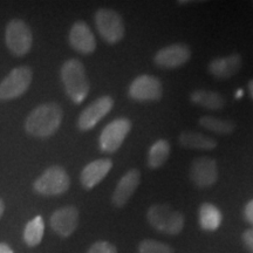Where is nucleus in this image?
<instances>
[{
    "label": "nucleus",
    "instance_id": "c756f323",
    "mask_svg": "<svg viewBox=\"0 0 253 253\" xmlns=\"http://www.w3.org/2000/svg\"><path fill=\"white\" fill-rule=\"evenodd\" d=\"M249 91H250V95H251V97L253 99V80H250L249 81Z\"/></svg>",
    "mask_w": 253,
    "mask_h": 253
},
{
    "label": "nucleus",
    "instance_id": "0eeeda50",
    "mask_svg": "<svg viewBox=\"0 0 253 253\" xmlns=\"http://www.w3.org/2000/svg\"><path fill=\"white\" fill-rule=\"evenodd\" d=\"M33 73L27 66L14 68L0 84V100H13L25 94L31 86Z\"/></svg>",
    "mask_w": 253,
    "mask_h": 253
},
{
    "label": "nucleus",
    "instance_id": "5701e85b",
    "mask_svg": "<svg viewBox=\"0 0 253 253\" xmlns=\"http://www.w3.org/2000/svg\"><path fill=\"white\" fill-rule=\"evenodd\" d=\"M199 126L208 130L219 135H229L235 131L236 125L231 120L216 118V116H202L198 120Z\"/></svg>",
    "mask_w": 253,
    "mask_h": 253
},
{
    "label": "nucleus",
    "instance_id": "393cba45",
    "mask_svg": "<svg viewBox=\"0 0 253 253\" xmlns=\"http://www.w3.org/2000/svg\"><path fill=\"white\" fill-rule=\"evenodd\" d=\"M87 253H118V250L110 243L100 240V242L94 243Z\"/></svg>",
    "mask_w": 253,
    "mask_h": 253
},
{
    "label": "nucleus",
    "instance_id": "9b49d317",
    "mask_svg": "<svg viewBox=\"0 0 253 253\" xmlns=\"http://www.w3.org/2000/svg\"><path fill=\"white\" fill-rule=\"evenodd\" d=\"M114 100L110 96H101L82 110L78 120V126L82 131L93 129L112 110Z\"/></svg>",
    "mask_w": 253,
    "mask_h": 253
},
{
    "label": "nucleus",
    "instance_id": "20e7f679",
    "mask_svg": "<svg viewBox=\"0 0 253 253\" xmlns=\"http://www.w3.org/2000/svg\"><path fill=\"white\" fill-rule=\"evenodd\" d=\"M94 19L97 31L106 42L115 45L123 39L126 26L118 12L110 8H100L95 13Z\"/></svg>",
    "mask_w": 253,
    "mask_h": 253
},
{
    "label": "nucleus",
    "instance_id": "bb28decb",
    "mask_svg": "<svg viewBox=\"0 0 253 253\" xmlns=\"http://www.w3.org/2000/svg\"><path fill=\"white\" fill-rule=\"evenodd\" d=\"M244 216H245V219L248 220L249 223L253 224V199L245 205Z\"/></svg>",
    "mask_w": 253,
    "mask_h": 253
},
{
    "label": "nucleus",
    "instance_id": "6e6552de",
    "mask_svg": "<svg viewBox=\"0 0 253 253\" xmlns=\"http://www.w3.org/2000/svg\"><path fill=\"white\" fill-rule=\"evenodd\" d=\"M130 130L131 121L129 119L120 118L114 120L101 131L99 138L100 149L108 154L118 151Z\"/></svg>",
    "mask_w": 253,
    "mask_h": 253
},
{
    "label": "nucleus",
    "instance_id": "9d476101",
    "mask_svg": "<svg viewBox=\"0 0 253 253\" xmlns=\"http://www.w3.org/2000/svg\"><path fill=\"white\" fill-rule=\"evenodd\" d=\"M191 58V50L185 43L177 42L161 48L154 56L155 65L161 68L175 69L185 65Z\"/></svg>",
    "mask_w": 253,
    "mask_h": 253
},
{
    "label": "nucleus",
    "instance_id": "ddd939ff",
    "mask_svg": "<svg viewBox=\"0 0 253 253\" xmlns=\"http://www.w3.org/2000/svg\"><path fill=\"white\" fill-rule=\"evenodd\" d=\"M50 227L62 238H67L77 230L79 224V211L73 205L60 208L50 216Z\"/></svg>",
    "mask_w": 253,
    "mask_h": 253
},
{
    "label": "nucleus",
    "instance_id": "1a4fd4ad",
    "mask_svg": "<svg viewBox=\"0 0 253 253\" xmlns=\"http://www.w3.org/2000/svg\"><path fill=\"white\" fill-rule=\"evenodd\" d=\"M129 97L138 102L158 101L163 95V86L160 79L153 75H140L131 81L128 88Z\"/></svg>",
    "mask_w": 253,
    "mask_h": 253
},
{
    "label": "nucleus",
    "instance_id": "dca6fc26",
    "mask_svg": "<svg viewBox=\"0 0 253 253\" xmlns=\"http://www.w3.org/2000/svg\"><path fill=\"white\" fill-rule=\"evenodd\" d=\"M112 168L113 162L109 158H100V160L88 163L81 171V184L86 189H93L108 175Z\"/></svg>",
    "mask_w": 253,
    "mask_h": 253
},
{
    "label": "nucleus",
    "instance_id": "f8f14e48",
    "mask_svg": "<svg viewBox=\"0 0 253 253\" xmlns=\"http://www.w3.org/2000/svg\"><path fill=\"white\" fill-rule=\"evenodd\" d=\"M190 178L198 188H209L218 179L216 161L210 157H198L190 167Z\"/></svg>",
    "mask_w": 253,
    "mask_h": 253
},
{
    "label": "nucleus",
    "instance_id": "2eb2a0df",
    "mask_svg": "<svg viewBox=\"0 0 253 253\" xmlns=\"http://www.w3.org/2000/svg\"><path fill=\"white\" fill-rule=\"evenodd\" d=\"M141 172L137 169H131L126 171L120 179L112 196V202L115 207L123 208L132 197L134 192L140 185Z\"/></svg>",
    "mask_w": 253,
    "mask_h": 253
},
{
    "label": "nucleus",
    "instance_id": "7c9ffc66",
    "mask_svg": "<svg viewBox=\"0 0 253 253\" xmlns=\"http://www.w3.org/2000/svg\"><path fill=\"white\" fill-rule=\"evenodd\" d=\"M4 210H5V205H4V202H2V199L0 198V218L2 217V213H4Z\"/></svg>",
    "mask_w": 253,
    "mask_h": 253
},
{
    "label": "nucleus",
    "instance_id": "f03ea898",
    "mask_svg": "<svg viewBox=\"0 0 253 253\" xmlns=\"http://www.w3.org/2000/svg\"><path fill=\"white\" fill-rule=\"evenodd\" d=\"M60 74L69 99L77 104L84 102L89 93V80L84 63L78 59H69L62 65Z\"/></svg>",
    "mask_w": 253,
    "mask_h": 253
},
{
    "label": "nucleus",
    "instance_id": "aec40b11",
    "mask_svg": "<svg viewBox=\"0 0 253 253\" xmlns=\"http://www.w3.org/2000/svg\"><path fill=\"white\" fill-rule=\"evenodd\" d=\"M199 225L205 231H216L220 226L221 216L220 210L216 205L211 203H204L201 205L198 212Z\"/></svg>",
    "mask_w": 253,
    "mask_h": 253
},
{
    "label": "nucleus",
    "instance_id": "7ed1b4c3",
    "mask_svg": "<svg viewBox=\"0 0 253 253\" xmlns=\"http://www.w3.org/2000/svg\"><path fill=\"white\" fill-rule=\"evenodd\" d=\"M147 219L155 230L167 235H178L184 227V216L168 204H155L148 209Z\"/></svg>",
    "mask_w": 253,
    "mask_h": 253
},
{
    "label": "nucleus",
    "instance_id": "a878e982",
    "mask_svg": "<svg viewBox=\"0 0 253 253\" xmlns=\"http://www.w3.org/2000/svg\"><path fill=\"white\" fill-rule=\"evenodd\" d=\"M243 242H244V244L249 251L253 253V229L246 230L243 233Z\"/></svg>",
    "mask_w": 253,
    "mask_h": 253
},
{
    "label": "nucleus",
    "instance_id": "39448f33",
    "mask_svg": "<svg viewBox=\"0 0 253 253\" xmlns=\"http://www.w3.org/2000/svg\"><path fill=\"white\" fill-rule=\"evenodd\" d=\"M34 190L43 196H58L65 194L71 186L67 171L60 166H52L43 171L34 182Z\"/></svg>",
    "mask_w": 253,
    "mask_h": 253
},
{
    "label": "nucleus",
    "instance_id": "423d86ee",
    "mask_svg": "<svg viewBox=\"0 0 253 253\" xmlns=\"http://www.w3.org/2000/svg\"><path fill=\"white\" fill-rule=\"evenodd\" d=\"M5 40L7 48L17 56H24L31 50L33 36L28 25L23 20L14 19L6 26Z\"/></svg>",
    "mask_w": 253,
    "mask_h": 253
},
{
    "label": "nucleus",
    "instance_id": "a211bd4d",
    "mask_svg": "<svg viewBox=\"0 0 253 253\" xmlns=\"http://www.w3.org/2000/svg\"><path fill=\"white\" fill-rule=\"evenodd\" d=\"M179 144L186 149L196 150H212L217 147V141L211 136L198 131H183L178 137Z\"/></svg>",
    "mask_w": 253,
    "mask_h": 253
},
{
    "label": "nucleus",
    "instance_id": "f3484780",
    "mask_svg": "<svg viewBox=\"0 0 253 253\" xmlns=\"http://www.w3.org/2000/svg\"><path fill=\"white\" fill-rule=\"evenodd\" d=\"M242 56L238 53H232L225 58H217L209 63L208 71L218 80H226L232 78L242 68Z\"/></svg>",
    "mask_w": 253,
    "mask_h": 253
},
{
    "label": "nucleus",
    "instance_id": "6ab92c4d",
    "mask_svg": "<svg viewBox=\"0 0 253 253\" xmlns=\"http://www.w3.org/2000/svg\"><path fill=\"white\" fill-rule=\"evenodd\" d=\"M191 102L210 110H220L225 106V100L218 91L210 89H196L190 94Z\"/></svg>",
    "mask_w": 253,
    "mask_h": 253
},
{
    "label": "nucleus",
    "instance_id": "c85d7f7f",
    "mask_svg": "<svg viewBox=\"0 0 253 253\" xmlns=\"http://www.w3.org/2000/svg\"><path fill=\"white\" fill-rule=\"evenodd\" d=\"M243 95H244V90H243V89H238V90L236 91L235 96H236V99H237V100H239V99H242Z\"/></svg>",
    "mask_w": 253,
    "mask_h": 253
},
{
    "label": "nucleus",
    "instance_id": "cd10ccee",
    "mask_svg": "<svg viewBox=\"0 0 253 253\" xmlns=\"http://www.w3.org/2000/svg\"><path fill=\"white\" fill-rule=\"evenodd\" d=\"M0 253H14L11 246L6 243H0Z\"/></svg>",
    "mask_w": 253,
    "mask_h": 253
},
{
    "label": "nucleus",
    "instance_id": "4468645a",
    "mask_svg": "<svg viewBox=\"0 0 253 253\" xmlns=\"http://www.w3.org/2000/svg\"><path fill=\"white\" fill-rule=\"evenodd\" d=\"M69 45L81 54H91L96 49V40L90 27L84 21L73 24L68 34Z\"/></svg>",
    "mask_w": 253,
    "mask_h": 253
},
{
    "label": "nucleus",
    "instance_id": "f257e3e1",
    "mask_svg": "<svg viewBox=\"0 0 253 253\" xmlns=\"http://www.w3.org/2000/svg\"><path fill=\"white\" fill-rule=\"evenodd\" d=\"M62 118L63 112L58 103L48 102L40 104L27 116L25 129L28 134L36 137H49L60 128Z\"/></svg>",
    "mask_w": 253,
    "mask_h": 253
},
{
    "label": "nucleus",
    "instance_id": "4be33fe9",
    "mask_svg": "<svg viewBox=\"0 0 253 253\" xmlns=\"http://www.w3.org/2000/svg\"><path fill=\"white\" fill-rule=\"evenodd\" d=\"M43 233H45V223L41 216L34 217L33 219L28 221L24 230V240L31 248H36L42 240Z\"/></svg>",
    "mask_w": 253,
    "mask_h": 253
},
{
    "label": "nucleus",
    "instance_id": "412c9836",
    "mask_svg": "<svg viewBox=\"0 0 253 253\" xmlns=\"http://www.w3.org/2000/svg\"><path fill=\"white\" fill-rule=\"evenodd\" d=\"M170 144L167 140H158L151 145L148 151V167L150 169H158L163 167L169 158Z\"/></svg>",
    "mask_w": 253,
    "mask_h": 253
},
{
    "label": "nucleus",
    "instance_id": "b1692460",
    "mask_svg": "<svg viewBox=\"0 0 253 253\" xmlns=\"http://www.w3.org/2000/svg\"><path fill=\"white\" fill-rule=\"evenodd\" d=\"M138 253H173V249L157 240L144 239L138 245Z\"/></svg>",
    "mask_w": 253,
    "mask_h": 253
}]
</instances>
